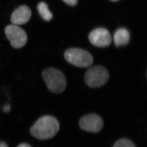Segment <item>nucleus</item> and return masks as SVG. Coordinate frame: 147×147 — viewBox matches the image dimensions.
<instances>
[{"instance_id": "5", "label": "nucleus", "mask_w": 147, "mask_h": 147, "mask_svg": "<svg viewBox=\"0 0 147 147\" xmlns=\"http://www.w3.org/2000/svg\"><path fill=\"white\" fill-rule=\"evenodd\" d=\"M5 33L11 46L15 49H20L26 45L28 39L26 33L17 25H8L5 28Z\"/></svg>"}, {"instance_id": "12", "label": "nucleus", "mask_w": 147, "mask_h": 147, "mask_svg": "<svg viewBox=\"0 0 147 147\" xmlns=\"http://www.w3.org/2000/svg\"><path fill=\"white\" fill-rule=\"evenodd\" d=\"M66 4L69 5L74 6L77 4L78 0H63Z\"/></svg>"}, {"instance_id": "6", "label": "nucleus", "mask_w": 147, "mask_h": 147, "mask_svg": "<svg viewBox=\"0 0 147 147\" xmlns=\"http://www.w3.org/2000/svg\"><path fill=\"white\" fill-rule=\"evenodd\" d=\"M103 121L100 117L95 114H88L82 117L79 121L80 127L86 131L98 133L103 127Z\"/></svg>"}, {"instance_id": "9", "label": "nucleus", "mask_w": 147, "mask_h": 147, "mask_svg": "<svg viewBox=\"0 0 147 147\" xmlns=\"http://www.w3.org/2000/svg\"><path fill=\"white\" fill-rule=\"evenodd\" d=\"M130 34L127 30L120 28L115 32L114 35V42L117 47L124 46L129 42Z\"/></svg>"}, {"instance_id": "2", "label": "nucleus", "mask_w": 147, "mask_h": 147, "mask_svg": "<svg viewBox=\"0 0 147 147\" xmlns=\"http://www.w3.org/2000/svg\"><path fill=\"white\" fill-rule=\"evenodd\" d=\"M42 76L48 89L51 92L60 93L65 90L67 81L63 72L55 68H47L43 70Z\"/></svg>"}, {"instance_id": "11", "label": "nucleus", "mask_w": 147, "mask_h": 147, "mask_svg": "<svg viewBox=\"0 0 147 147\" xmlns=\"http://www.w3.org/2000/svg\"><path fill=\"white\" fill-rule=\"evenodd\" d=\"M113 147H136L131 140L127 139H121L118 140Z\"/></svg>"}, {"instance_id": "13", "label": "nucleus", "mask_w": 147, "mask_h": 147, "mask_svg": "<svg viewBox=\"0 0 147 147\" xmlns=\"http://www.w3.org/2000/svg\"><path fill=\"white\" fill-rule=\"evenodd\" d=\"M10 110H11V106L9 104H6L3 107V111H4V113H9Z\"/></svg>"}, {"instance_id": "16", "label": "nucleus", "mask_w": 147, "mask_h": 147, "mask_svg": "<svg viewBox=\"0 0 147 147\" xmlns=\"http://www.w3.org/2000/svg\"><path fill=\"white\" fill-rule=\"evenodd\" d=\"M112 1H118V0H111Z\"/></svg>"}, {"instance_id": "7", "label": "nucleus", "mask_w": 147, "mask_h": 147, "mask_svg": "<svg viewBox=\"0 0 147 147\" xmlns=\"http://www.w3.org/2000/svg\"><path fill=\"white\" fill-rule=\"evenodd\" d=\"M89 40L90 43L98 47H105L110 45L112 39L110 32L105 28H98L90 33Z\"/></svg>"}, {"instance_id": "8", "label": "nucleus", "mask_w": 147, "mask_h": 147, "mask_svg": "<svg viewBox=\"0 0 147 147\" xmlns=\"http://www.w3.org/2000/svg\"><path fill=\"white\" fill-rule=\"evenodd\" d=\"M32 16L30 9L26 5H22L16 9L11 17V21L14 25H22L26 24Z\"/></svg>"}, {"instance_id": "14", "label": "nucleus", "mask_w": 147, "mask_h": 147, "mask_svg": "<svg viewBox=\"0 0 147 147\" xmlns=\"http://www.w3.org/2000/svg\"><path fill=\"white\" fill-rule=\"evenodd\" d=\"M17 147H31V146L27 143H22L19 145Z\"/></svg>"}, {"instance_id": "1", "label": "nucleus", "mask_w": 147, "mask_h": 147, "mask_svg": "<svg viewBox=\"0 0 147 147\" xmlns=\"http://www.w3.org/2000/svg\"><path fill=\"white\" fill-rule=\"evenodd\" d=\"M60 124L55 118L50 115L42 117L33 124L30 133L33 137L40 140L51 139L58 133Z\"/></svg>"}, {"instance_id": "3", "label": "nucleus", "mask_w": 147, "mask_h": 147, "mask_svg": "<svg viewBox=\"0 0 147 147\" xmlns=\"http://www.w3.org/2000/svg\"><path fill=\"white\" fill-rule=\"evenodd\" d=\"M64 58L68 63L80 68H86L92 65L93 59L87 51L78 48H71L66 51Z\"/></svg>"}, {"instance_id": "4", "label": "nucleus", "mask_w": 147, "mask_h": 147, "mask_svg": "<svg viewBox=\"0 0 147 147\" xmlns=\"http://www.w3.org/2000/svg\"><path fill=\"white\" fill-rule=\"evenodd\" d=\"M109 71L104 67L96 66L90 68L85 75V82L90 87L97 88L103 86L109 80Z\"/></svg>"}, {"instance_id": "15", "label": "nucleus", "mask_w": 147, "mask_h": 147, "mask_svg": "<svg viewBox=\"0 0 147 147\" xmlns=\"http://www.w3.org/2000/svg\"><path fill=\"white\" fill-rule=\"evenodd\" d=\"M0 147H8V145L3 142H0Z\"/></svg>"}, {"instance_id": "10", "label": "nucleus", "mask_w": 147, "mask_h": 147, "mask_svg": "<svg viewBox=\"0 0 147 147\" xmlns=\"http://www.w3.org/2000/svg\"><path fill=\"white\" fill-rule=\"evenodd\" d=\"M37 9L40 16L45 21H50L53 18V14L48 9V6L45 2H40L37 6Z\"/></svg>"}]
</instances>
